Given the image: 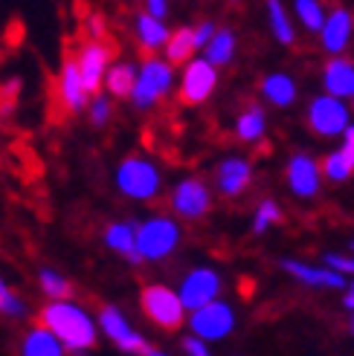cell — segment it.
Wrapping results in <instances>:
<instances>
[{
    "label": "cell",
    "instance_id": "2e32d148",
    "mask_svg": "<svg viewBox=\"0 0 354 356\" xmlns=\"http://www.w3.org/2000/svg\"><path fill=\"white\" fill-rule=\"evenodd\" d=\"M351 29H354V17L348 9L343 6H334L331 15L325 17V24L320 29V38H323V49L331 52V56H340L346 49L348 38H351Z\"/></svg>",
    "mask_w": 354,
    "mask_h": 356
},
{
    "label": "cell",
    "instance_id": "f546056e",
    "mask_svg": "<svg viewBox=\"0 0 354 356\" xmlns=\"http://www.w3.org/2000/svg\"><path fill=\"white\" fill-rule=\"evenodd\" d=\"M351 171H354V165L346 159V154L337 148L334 154H328L325 156V163H323V174L328 177V180H334V183H343V180H348L351 177Z\"/></svg>",
    "mask_w": 354,
    "mask_h": 356
},
{
    "label": "cell",
    "instance_id": "4fadbf2b",
    "mask_svg": "<svg viewBox=\"0 0 354 356\" xmlns=\"http://www.w3.org/2000/svg\"><path fill=\"white\" fill-rule=\"evenodd\" d=\"M221 293V275L215 270H206V266H201V270H192L183 284H180V298L186 310H198L203 305H209V301H215Z\"/></svg>",
    "mask_w": 354,
    "mask_h": 356
},
{
    "label": "cell",
    "instance_id": "ba28073f",
    "mask_svg": "<svg viewBox=\"0 0 354 356\" xmlns=\"http://www.w3.org/2000/svg\"><path fill=\"white\" fill-rule=\"evenodd\" d=\"M189 327L192 333H198L201 339L206 342H218L224 339V336L233 333L236 327V313L229 305H224V301H209V305L192 310V318H189Z\"/></svg>",
    "mask_w": 354,
    "mask_h": 356
},
{
    "label": "cell",
    "instance_id": "4316f807",
    "mask_svg": "<svg viewBox=\"0 0 354 356\" xmlns=\"http://www.w3.org/2000/svg\"><path fill=\"white\" fill-rule=\"evenodd\" d=\"M268 21H270V29H273L279 44L291 47L296 41V32L291 26V17H288L285 6H282V0H268Z\"/></svg>",
    "mask_w": 354,
    "mask_h": 356
},
{
    "label": "cell",
    "instance_id": "ee69618b",
    "mask_svg": "<svg viewBox=\"0 0 354 356\" xmlns=\"http://www.w3.org/2000/svg\"><path fill=\"white\" fill-rule=\"evenodd\" d=\"M351 249H354V243H351Z\"/></svg>",
    "mask_w": 354,
    "mask_h": 356
},
{
    "label": "cell",
    "instance_id": "7402d4cb",
    "mask_svg": "<svg viewBox=\"0 0 354 356\" xmlns=\"http://www.w3.org/2000/svg\"><path fill=\"white\" fill-rule=\"evenodd\" d=\"M137 38H139V47H143L146 56H154L157 47H166L169 32L160 17H154L151 12H143L137 17Z\"/></svg>",
    "mask_w": 354,
    "mask_h": 356
},
{
    "label": "cell",
    "instance_id": "ffe728a7",
    "mask_svg": "<svg viewBox=\"0 0 354 356\" xmlns=\"http://www.w3.org/2000/svg\"><path fill=\"white\" fill-rule=\"evenodd\" d=\"M105 243H108L114 252L125 255L131 264H139L143 255L137 249V226L134 223H111L105 229Z\"/></svg>",
    "mask_w": 354,
    "mask_h": 356
},
{
    "label": "cell",
    "instance_id": "603a6c76",
    "mask_svg": "<svg viewBox=\"0 0 354 356\" xmlns=\"http://www.w3.org/2000/svg\"><path fill=\"white\" fill-rule=\"evenodd\" d=\"M198 49V41H194V29L183 26V29H174L166 41V58L177 67V64H186L192 58V52Z\"/></svg>",
    "mask_w": 354,
    "mask_h": 356
},
{
    "label": "cell",
    "instance_id": "7a4b0ae2",
    "mask_svg": "<svg viewBox=\"0 0 354 356\" xmlns=\"http://www.w3.org/2000/svg\"><path fill=\"white\" fill-rule=\"evenodd\" d=\"M139 307H143L148 322H154L157 327H163V330L183 327V310H186L183 298H180V293L163 287V284H148V287H143V293H139Z\"/></svg>",
    "mask_w": 354,
    "mask_h": 356
},
{
    "label": "cell",
    "instance_id": "9c48e42d",
    "mask_svg": "<svg viewBox=\"0 0 354 356\" xmlns=\"http://www.w3.org/2000/svg\"><path fill=\"white\" fill-rule=\"evenodd\" d=\"M99 327L116 342L119 350H125V353H143V356L160 353L157 348H151V345L143 339V336H139V333L125 322V316H122L116 307H111V305L99 307Z\"/></svg>",
    "mask_w": 354,
    "mask_h": 356
},
{
    "label": "cell",
    "instance_id": "836d02e7",
    "mask_svg": "<svg viewBox=\"0 0 354 356\" xmlns=\"http://www.w3.org/2000/svg\"><path fill=\"white\" fill-rule=\"evenodd\" d=\"M108 116H111V102L96 96L93 104H91V122L93 124H105V122H108Z\"/></svg>",
    "mask_w": 354,
    "mask_h": 356
},
{
    "label": "cell",
    "instance_id": "6da1fadb",
    "mask_svg": "<svg viewBox=\"0 0 354 356\" xmlns=\"http://www.w3.org/2000/svg\"><path fill=\"white\" fill-rule=\"evenodd\" d=\"M35 322L49 327L64 342V348H70V350H91L96 345L93 318L87 316L82 307L70 305L67 298H59V301H52V305L41 307Z\"/></svg>",
    "mask_w": 354,
    "mask_h": 356
},
{
    "label": "cell",
    "instance_id": "ac0fdd59",
    "mask_svg": "<svg viewBox=\"0 0 354 356\" xmlns=\"http://www.w3.org/2000/svg\"><path fill=\"white\" fill-rule=\"evenodd\" d=\"M323 84H325V93L340 96V99H351V93H354V61H348L343 56H331V61L323 70Z\"/></svg>",
    "mask_w": 354,
    "mask_h": 356
},
{
    "label": "cell",
    "instance_id": "83f0119b",
    "mask_svg": "<svg viewBox=\"0 0 354 356\" xmlns=\"http://www.w3.org/2000/svg\"><path fill=\"white\" fill-rule=\"evenodd\" d=\"M296 15L299 21H302V26L308 32H320L323 24H325V12H323V3L320 0H296Z\"/></svg>",
    "mask_w": 354,
    "mask_h": 356
},
{
    "label": "cell",
    "instance_id": "d590c367",
    "mask_svg": "<svg viewBox=\"0 0 354 356\" xmlns=\"http://www.w3.org/2000/svg\"><path fill=\"white\" fill-rule=\"evenodd\" d=\"M84 38H105V21H102V15H91L84 21Z\"/></svg>",
    "mask_w": 354,
    "mask_h": 356
},
{
    "label": "cell",
    "instance_id": "3957f363",
    "mask_svg": "<svg viewBox=\"0 0 354 356\" xmlns=\"http://www.w3.org/2000/svg\"><path fill=\"white\" fill-rule=\"evenodd\" d=\"M116 186L125 197L134 200H154L160 194V171L154 168V163L143 156H125L116 171Z\"/></svg>",
    "mask_w": 354,
    "mask_h": 356
},
{
    "label": "cell",
    "instance_id": "ab89813d",
    "mask_svg": "<svg viewBox=\"0 0 354 356\" xmlns=\"http://www.w3.org/2000/svg\"><path fill=\"white\" fill-rule=\"evenodd\" d=\"M148 12H151L154 17H160V21H163L166 12H169V3H166V0H148Z\"/></svg>",
    "mask_w": 354,
    "mask_h": 356
},
{
    "label": "cell",
    "instance_id": "7bdbcfd3",
    "mask_svg": "<svg viewBox=\"0 0 354 356\" xmlns=\"http://www.w3.org/2000/svg\"><path fill=\"white\" fill-rule=\"evenodd\" d=\"M233 3H238V0H233Z\"/></svg>",
    "mask_w": 354,
    "mask_h": 356
},
{
    "label": "cell",
    "instance_id": "30bf717a",
    "mask_svg": "<svg viewBox=\"0 0 354 356\" xmlns=\"http://www.w3.org/2000/svg\"><path fill=\"white\" fill-rule=\"evenodd\" d=\"M169 203H171L177 218H183V220H201L206 211L212 209V194H209V188H206L203 180H198V177H189V180L177 183V188L171 191Z\"/></svg>",
    "mask_w": 354,
    "mask_h": 356
},
{
    "label": "cell",
    "instance_id": "74e56055",
    "mask_svg": "<svg viewBox=\"0 0 354 356\" xmlns=\"http://www.w3.org/2000/svg\"><path fill=\"white\" fill-rule=\"evenodd\" d=\"M212 35H215V24H209V21L194 29V41H198V49H203L212 41Z\"/></svg>",
    "mask_w": 354,
    "mask_h": 356
},
{
    "label": "cell",
    "instance_id": "f35d334b",
    "mask_svg": "<svg viewBox=\"0 0 354 356\" xmlns=\"http://www.w3.org/2000/svg\"><path fill=\"white\" fill-rule=\"evenodd\" d=\"M340 151L346 154V159L354 165V124H348V128L343 131V145H340Z\"/></svg>",
    "mask_w": 354,
    "mask_h": 356
},
{
    "label": "cell",
    "instance_id": "e0dca14e",
    "mask_svg": "<svg viewBox=\"0 0 354 356\" xmlns=\"http://www.w3.org/2000/svg\"><path fill=\"white\" fill-rule=\"evenodd\" d=\"M250 180H253V168L247 159H238V156L224 159L215 171V186L224 197H238V194H244Z\"/></svg>",
    "mask_w": 354,
    "mask_h": 356
},
{
    "label": "cell",
    "instance_id": "8992f818",
    "mask_svg": "<svg viewBox=\"0 0 354 356\" xmlns=\"http://www.w3.org/2000/svg\"><path fill=\"white\" fill-rule=\"evenodd\" d=\"M351 113L346 108V102L340 96H316L311 104H308V128L316 134V136H337L348 128Z\"/></svg>",
    "mask_w": 354,
    "mask_h": 356
},
{
    "label": "cell",
    "instance_id": "d6a6232c",
    "mask_svg": "<svg viewBox=\"0 0 354 356\" xmlns=\"http://www.w3.org/2000/svg\"><path fill=\"white\" fill-rule=\"evenodd\" d=\"M0 313L3 316H24L26 313V305L6 287L3 281H0Z\"/></svg>",
    "mask_w": 354,
    "mask_h": 356
},
{
    "label": "cell",
    "instance_id": "7c38bea8",
    "mask_svg": "<svg viewBox=\"0 0 354 356\" xmlns=\"http://www.w3.org/2000/svg\"><path fill=\"white\" fill-rule=\"evenodd\" d=\"M56 99H59L64 113L82 111L84 102H87V87H84V79H82L76 52H67V58H64L61 76H59V87H56Z\"/></svg>",
    "mask_w": 354,
    "mask_h": 356
},
{
    "label": "cell",
    "instance_id": "4dcf8cb0",
    "mask_svg": "<svg viewBox=\"0 0 354 356\" xmlns=\"http://www.w3.org/2000/svg\"><path fill=\"white\" fill-rule=\"evenodd\" d=\"M282 220V209L273 203V200H261L259 203V211H256V218H253V232L256 235H264L273 223Z\"/></svg>",
    "mask_w": 354,
    "mask_h": 356
},
{
    "label": "cell",
    "instance_id": "8fae6325",
    "mask_svg": "<svg viewBox=\"0 0 354 356\" xmlns=\"http://www.w3.org/2000/svg\"><path fill=\"white\" fill-rule=\"evenodd\" d=\"M218 84V73H215V64L209 58H198V61H189L186 64V73L180 81V104H201L212 96Z\"/></svg>",
    "mask_w": 354,
    "mask_h": 356
},
{
    "label": "cell",
    "instance_id": "5b68a950",
    "mask_svg": "<svg viewBox=\"0 0 354 356\" xmlns=\"http://www.w3.org/2000/svg\"><path fill=\"white\" fill-rule=\"evenodd\" d=\"M171 67H174L171 61H157L154 56H146L143 70H139V79H137V87H134V96H131L137 108L148 111L169 93L171 73H174Z\"/></svg>",
    "mask_w": 354,
    "mask_h": 356
},
{
    "label": "cell",
    "instance_id": "5bb4252c",
    "mask_svg": "<svg viewBox=\"0 0 354 356\" xmlns=\"http://www.w3.org/2000/svg\"><path fill=\"white\" fill-rule=\"evenodd\" d=\"M288 186L291 191L296 194V197H302V200H311L320 194V177H323V165L320 163H314V159L308 154H293L288 159Z\"/></svg>",
    "mask_w": 354,
    "mask_h": 356
},
{
    "label": "cell",
    "instance_id": "44dd1931",
    "mask_svg": "<svg viewBox=\"0 0 354 356\" xmlns=\"http://www.w3.org/2000/svg\"><path fill=\"white\" fill-rule=\"evenodd\" d=\"M261 96L276 108H288L296 102V81L285 73H270L261 79Z\"/></svg>",
    "mask_w": 354,
    "mask_h": 356
},
{
    "label": "cell",
    "instance_id": "60d3db41",
    "mask_svg": "<svg viewBox=\"0 0 354 356\" xmlns=\"http://www.w3.org/2000/svg\"><path fill=\"white\" fill-rule=\"evenodd\" d=\"M343 305L348 307V310H354V281L346 287V293H343Z\"/></svg>",
    "mask_w": 354,
    "mask_h": 356
},
{
    "label": "cell",
    "instance_id": "1f68e13d",
    "mask_svg": "<svg viewBox=\"0 0 354 356\" xmlns=\"http://www.w3.org/2000/svg\"><path fill=\"white\" fill-rule=\"evenodd\" d=\"M17 93H21V81H6V84H0V119L12 116L15 104H17Z\"/></svg>",
    "mask_w": 354,
    "mask_h": 356
},
{
    "label": "cell",
    "instance_id": "e575fe53",
    "mask_svg": "<svg viewBox=\"0 0 354 356\" xmlns=\"http://www.w3.org/2000/svg\"><path fill=\"white\" fill-rule=\"evenodd\" d=\"M325 264L331 270H340L343 275H354V258L348 255H325Z\"/></svg>",
    "mask_w": 354,
    "mask_h": 356
},
{
    "label": "cell",
    "instance_id": "8d00e7d4",
    "mask_svg": "<svg viewBox=\"0 0 354 356\" xmlns=\"http://www.w3.org/2000/svg\"><path fill=\"white\" fill-rule=\"evenodd\" d=\"M183 350L192 353V356H206V353H209L206 339H201L198 333H194V336H186V339H183Z\"/></svg>",
    "mask_w": 354,
    "mask_h": 356
},
{
    "label": "cell",
    "instance_id": "cb8c5ba5",
    "mask_svg": "<svg viewBox=\"0 0 354 356\" xmlns=\"http://www.w3.org/2000/svg\"><path fill=\"white\" fill-rule=\"evenodd\" d=\"M105 87L108 93L116 99H128L134 96V87H137V70L131 64H114L105 76Z\"/></svg>",
    "mask_w": 354,
    "mask_h": 356
},
{
    "label": "cell",
    "instance_id": "b9f144b4",
    "mask_svg": "<svg viewBox=\"0 0 354 356\" xmlns=\"http://www.w3.org/2000/svg\"><path fill=\"white\" fill-rule=\"evenodd\" d=\"M351 333H354V318H351Z\"/></svg>",
    "mask_w": 354,
    "mask_h": 356
},
{
    "label": "cell",
    "instance_id": "f6af8a7d",
    "mask_svg": "<svg viewBox=\"0 0 354 356\" xmlns=\"http://www.w3.org/2000/svg\"><path fill=\"white\" fill-rule=\"evenodd\" d=\"M351 99H354V93H351Z\"/></svg>",
    "mask_w": 354,
    "mask_h": 356
},
{
    "label": "cell",
    "instance_id": "d6986e66",
    "mask_svg": "<svg viewBox=\"0 0 354 356\" xmlns=\"http://www.w3.org/2000/svg\"><path fill=\"white\" fill-rule=\"evenodd\" d=\"M21 353H24V356H61V353H64V342H61L49 327H44V325L35 322V327L24 336Z\"/></svg>",
    "mask_w": 354,
    "mask_h": 356
},
{
    "label": "cell",
    "instance_id": "9a60e30c",
    "mask_svg": "<svg viewBox=\"0 0 354 356\" xmlns=\"http://www.w3.org/2000/svg\"><path fill=\"white\" fill-rule=\"evenodd\" d=\"M282 270L293 275L296 281L311 284V287H331V290L348 287V275H343L340 270H331V266H308L299 261H282Z\"/></svg>",
    "mask_w": 354,
    "mask_h": 356
},
{
    "label": "cell",
    "instance_id": "277c9868",
    "mask_svg": "<svg viewBox=\"0 0 354 356\" xmlns=\"http://www.w3.org/2000/svg\"><path fill=\"white\" fill-rule=\"evenodd\" d=\"M180 243V229L171 218H151L137 226V249L143 261L169 258Z\"/></svg>",
    "mask_w": 354,
    "mask_h": 356
},
{
    "label": "cell",
    "instance_id": "52a82bcc",
    "mask_svg": "<svg viewBox=\"0 0 354 356\" xmlns=\"http://www.w3.org/2000/svg\"><path fill=\"white\" fill-rule=\"evenodd\" d=\"M111 56L114 49L105 38H84L82 47L76 49V61H79V70H82V79H84V87L87 93H99L102 87V79L108 76V64H111Z\"/></svg>",
    "mask_w": 354,
    "mask_h": 356
},
{
    "label": "cell",
    "instance_id": "d4e9b609",
    "mask_svg": "<svg viewBox=\"0 0 354 356\" xmlns=\"http://www.w3.org/2000/svg\"><path fill=\"white\" fill-rule=\"evenodd\" d=\"M236 134L241 142H259L264 136V111L259 104H247L236 119Z\"/></svg>",
    "mask_w": 354,
    "mask_h": 356
},
{
    "label": "cell",
    "instance_id": "f1b7e54d",
    "mask_svg": "<svg viewBox=\"0 0 354 356\" xmlns=\"http://www.w3.org/2000/svg\"><path fill=\"white\" fill-rule=\"evenodd\" d=\"M41 290L47 293V298L59 301V298H73V284H70L67 278H61L59 273L52 270H44L41 273Z\"/></svg>",
    "mask_w": 354,
    "mask_h": 356
},
{
    "label": "cell",
    "instance_id": "484cf974",
    "mask_svg": "<svg viewBox=\"0 0 354 356\" xmlns=\"http://www.w3.org/2000/svg\"><path fill=\"white\" fill-rule=\"evenodd\" d=\"M206 49V58L215 64V67H224L233 61L236 56V35L229 29H215V35H212V41L203 47Z\"/></svg>",
    "mask_w": 354,
    "mask_h": 356
}]
</instances>
